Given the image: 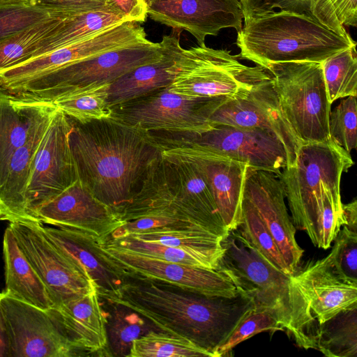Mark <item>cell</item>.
<instances>
[{
    "mask_svg": "<svg viewBox=\"0 0 357 357\" xmlns=\"http://www.w3.org/2000/svg\"><path fill=\"white\" fill-rule=\"evenodd\" d=\"M182 31L172 29L160 41L163 54L158 60L139 66L109 84V108L134 100L160 89L168 87L173 79L176 58L183 47Z\"/></svg>",
    "mask_w": 357,
    "mask_h": 357,
    "instance_id": "cell-25",
    "label": "cell"
},
{
    "mask_svg": "<svg viewBox=\"0 0 357 357\" xmlns=\"http://www.w3.org/2000/svg\"><path fill=\"white\" fill-rule=\"evenodd\" d=\"M48 236L64 249L94 282L100 299L114 296L126 277L125 271L106 255L98 242L81 231L42 224Z\"/></svg>",
    "mask_w": 357,
    "mask_h": 357,
    "instance_id": "cell-23",
    "label": "cell"
},
{
    "mask_svg": "<svg viewBox=\"0 0 357 357\" xmlns=\"http://www.w3.org/2000/svg\"><path fill=\"white\" fill-rule=\"evenodd\" d=\"M237 31L239 58L265 67L270 63H322L356 46L349 34L340 35L307 13L272 11L245 18Z\"/></svg>",
    "mask_w": 357,
    "mask_h": 357,
    "instance_id": "cell-4",
    "label": "cell"
},
{
    "mask_svg": "<svg viewBox=\"0 0 357 357\" xmlns=\"http://www.w3.org/2000/svg\"><path fill=\"white\" fill-rule=\"evenodd\" d=\"M98 243L103 252L125 271L126 275L158 280L208 296L232 297L238 294L231 280L218 270L200 268L141 255L118 247L107 239Z\"/></svg>",
    "mask_w": 357,
    "mask_h": 357,
    "instance_id": "cell-15",
    "label": "cell"
},
{
    "mask_svg": "<svg viewBox=\"0 0 357 357\" xmlns=\"http://www.w3.org/2000/svg\"><path fill=\"white\" fill-rule=\"evenodd\" d=\"M328 255L335 273L344 281L357 284V231L343 225Z\"/></svg>",
    "mask_w": 357,
    "mask_h": 357,
    "instance_id": "cell-42",
    "label": "cell"
},
{
    "mask_svg": "<svg viewBox=\"0 0 357 357\" xmlns=\"http://www.w3.org/2000/svg\"><path fill=\"white\" fill-rule=\"evenodd\" d=\"M3 294L43 310L52 307L46 288L20 250L8 226L3 238Z\"/></svg>",
    "mask_w": 357,
    "mask_h": 357,
    "instance_id": "cell-29",
    "label": "cell"
},
{
    "mask_svg": "<svg viewBox=\"0 0 357 357\" xmlns=\"http://www.w3.org/2000/svg\"><path fill=\"white\" fill-rule=\"evenodd\" d=\"M162 54L161 42L149 40L72 63L4 92L24 100L52 103L72 90L110 84L139 66L158 60Z\"/></svg>",
    "mask_w": 357,
    "mask_h": 357,
    "instance_id": "cell-6",
    "label": "cell"
},
{
    "mask_svg": "<svg viewBox=\"0 0 357 357\" xmlns=\"http://www.w3.org/2000/svg\"><path fill=\"white\" fill-rule=\"evenodd\" d=\"M222 245L217 270L252 300L255 310L272 314L298 347L315 349L317 324L291 275L271 264L236 229L229 231Z\"/></svg>",
    "mask_w": 357,
    "mask_h": 357,
    "instance_id": "cell-3",
    "label": "cell"
},
{
    "mask_svg": "<svg viewBox=\"0 0 357 357\" xmlns=\"http://www.w3.org/2000/svg\"><path fill=\"white\" fill-rule=\"evenodd\" d=\"M2 294H3V293H2V292H1V293H0V298H1V297L2 296Z\"/></svg>",
    "mask_w": 357,
    "mask_h": 357,
    "instance_id": "cell-50",
    "label": "cell"
},
{
    "mask_svg": "<svg viewBox=\"0 0 357 357\" xmlns=\"http://www.w3.org/2000/svg\"><path fill=\"white\" fill-rule=\"evenodd\" d=\"M148 16L161 24L186 31L205 45L207 36H218L223 29L238 31L244 14L239 0H148Z\"/></svg>",
    "mask_w": 357,
    "mask_h": 357,
    "instance_id": "cell-18",
    "label": "cell"
},
{
    "mask_svg": "<svg viewBox=\"0 0 357 357\" xmlns=\"http://www.w3.org/2000/svg\"><path fill=\"white\" fill-rule=\"evenodd\" d=\"M326 91L331 104L357 95L356 46L345 49L322 63Z\"/></svg>",
    "mask_w": 357,
    "mask_h": 357,
    "instance_id": "cell-37",
    "label": "cell"
},
{
    "mask_svg": "<svg viewBox=\"0 0 357 357\" xmlns=\"http://www.w3.org/2000/svg\"><path fill=\"white\" fill-rule=\"evenodd\" d=\"M161 155L167 183L177 201L193 221L224 238L229 231L199 163L188 155L165 150Z\"/></svg>",
    "mask_w": 357,
    "mask_h": 357,
    "instance_id": "cell-20",
    "label": "cell"
},
{
    "mask_svg": "<svg viewBox=\"0 0 357 357\" xmlns=\"http://www.w3.org/2000/svg\"><path fill=\"white\" fill-rule=\"evenodd\" d=\"M354 163L350 153L328 139L301 144L294 163L278 175L295 228L304 231L316 247L325 202L330 199L342 208L341 178Z\"/></svg>",
    "mask_w": 357,
    "mask_h": 357,
    "instance_id": "cell-5",
    "label": "cell"
},
{
    "mask_svg": "<svg viewBox=\"0 0 357 357\" xmlns=\"http://www.w3.org/2000/svg\"><path fill=\"white\" fill-rule=\"evenodd\" d=\"M270 75L262 66L242 63L239 56L230 51L203 45L182 48L168 88L189 97L234 98L246 95L255 84Z\"/></svg>",
    "mask_w": 357,
    "mask_h": 357,
    "instance_id": "cell-8",
    "label": "cell"
},
{
    "mask_svg": "<svg viewBox=\"0 0 357 357\" xmlns=\"http://www.w3.org/2000/svg\"><path fill=\"white\" fill-rule=\"evenodd\" d=\"M111 243L137 253L155 257L167 261L217 270L219 260L222 255L202 253L181 248L137 239L130 236L106 238Z\"/></svg>",
    "mask_w": 357,
    "mask_h": 357,
    "instance_id": "cell-35",
    "label": "cell"
},
{
    "mask_svg": "<svg viewBox=\"0 0 357 357\" xmlns=\"http://www.w3.org/2000/svg\"><path fill=\"white\" fill-rule=\"evenodd\" d=\"M202 133L153 136L160 147L183 146L223 155L247 163L249 167L280 175L288 165L282 143L273 134L259 128H241L213 124Z\"/></svg>",
    "mask_w": 357,
    "mask_h": 357,
    "instance_id": "cell-12",
    "label": "cell"
},
{
    "mask_svg": "<svg viewBox=\"0 0 357 357\" xmlns=\"http://www.w3.org/2000/svg\"><path fill=\"white\" fill-rule=\"evenodd\" d=\"M0 330L6 357L89 356L72 339L54 307L43 310L3 293Z\"/></svg>",
    "mask_w": 357,
    "mask_h": 357,
    "instance_id": "cell-9",
    "label": "cell"
},
{
    "mask_svg": "<svg viewBox=\"0 0 357 357\" xmlns=\"http://www.w3.org/2000/svg\"><path fill=\"white\" fill-rule=\"evenodd\" d=\"M356 112V96H349L342 99L329 116L330 139L348 153L357 146Z\"/></svg>",
    "mask_w": 357,
    "mask_h": 357,
    "instance_id": "cell-41",
    "label": "cell"
},
{
    "mask_svg": "<svg viewBox=\"0 0 357 357\" xmlns=\"http://www.w3.org/2000/svg\"><path fill=\"white\" fill-rule=\"evenodd\" d=\"M146 1H147L148 0H146Z\"/></svg>",
    "mask_w": 357,
    "mask_h": 357,
    "instance_id": "cell-52",
    "label": "cell"
},
{
    "mask_svg": "<svg viewBox=\"0 0 357 357\" xmlns=\"http://www.w3.org/2000/svg\"><path fill=\"white\" fill-rule=\"evenodd\" d=\"M127 21L129 20L114 2L65 16L57 27L40 42L30 59L74 44L103 29Z\"/></svg>",
    "mask_w": 357,
    "mask_h": 357,
    "instance_id": "cell-28",
    "label": "cell"
},
{
    "mask_svg": "<svg viewBox=\"0 0 357 357\" xmlns=\"http://www.w3.org/2000/svg\"><path fill=\"white\" fill-rule=\"evenodd\" d=\"M8 227L20 250L44 284L52 307L96 287L86 271L48 236L42 223L15 221L9 222Z\"/></svg>",
    "mask_w": 357,
    "mask_h": 357,
    "instance_id": "cell-11",
    "label": "cell"
},
{
    "mask_svg": "<svg viewBox=\"0 0 357 357\" xmlns=\"http://www.w3.org/2000/svg\"><path fill=\"white\" fill-rule=\"evenodd\" d=\"M236 229L271 264L287 275H291L270 231L254 206L244 197L242 199L241 220Z\"/></svg>",
    "mask_w": 357,
    "mask_h": 357,
    "instance_id": "cell-38",
    "label": "cell"
},
{
    "mask_svg": "<svg viewBox=\"0 0 357 357\" xmlns=\"http://www.w3.org/2000/svg\"><path fill=\"white\" fill-rule=\"evenodd\" d=\"M100 300L137 312L160 331L188 339L213 354L253 309L238 291L232 297L208 296L137 276L126 275L116 295Z\"/></svg>",
    "mask_w": 357,
    "mask_h": 357,
    "instance_id": "cell-2",
    "label": "cell"
},
{
    "mask_svg": "<svg viewBox=\"0 0 357 357\" xmlns=\"http://www.w3.org/2000/svg\"><path fill=\"white\" fill-rule=\"evenodd\" d=\"M162 150L195 159L204 171L219 212L228 231L236 229L241 216V204L247 163L212 153L183 146L162 147Z\"/></svg>",
    "mask_w": 357,
    "mask_h": 357,
    "instance_id": "cell-21",
    "label": "cell"
},
{
    "mask_svg": "<svg viewBox=\"0 0 357 357\" xmlns=\"http://www.w3.org/2000/svg\"><path fill=\"white\" fill-rule=\"evenodd\" d=\"M243 197L255 208L294 275L304 250L296 240V229L287 211L282 181L273 172L248 167Z\"/></svg>",
    "mask_w": 357,
    "mask_h": 357,
    "instance_id": "cell-19",
    "label": "cell"
},
{
    "mask_svg": "<svg viewBox=\"0 0 357 357\" xmlns=\"http://www.w3.org/2000/svg\"><path fill=\"white\" fill-rule=\"evenodd\" d=\"M67 16V15H66ZM65 16H52L0 40V71L29 60Z\"/></svg>",
    "mask_w": 357,
    "mask_h": 357,
    "instance_id": "cell-34",
    "label": "cell"
},
{
    "mask_svg": "<svg viewBox=\"0 0 357 357\" xmlns=\"http://www.w3.org/2000/svg\"><path fill=\"white\" fill-rule=\"evenodd\" d=\"M283 115L301 144L330 139L331 111L321 63L292 61L270 63L264 67Z\"/></svg>",
    "mask_w": 357,
    "mask_h": 357,
    "instance_id": "cell-7",
    "label": "cell"
},
{
    "mask_svg": "<svg viewBox=\"0 0 357 357\" xmlns=\"http://www.w3.org/2000/svg\"><path fill=\"white\" fill-rule=\"evenodd\" d=\"M54 309L72 339L89 356H109L105 314L96 287Z\"/></svg>",
    "mask_w": 357,
    "mask_h": 357,
    "instance_id": "cell-26",
    "label": "cell"
},
{
    "mask_svg": "<svg viewBox=\"0 0 357 357\" xmlns=\"http://www.w3.org/2000/svg\"><path fill=\"white\" fill-rule=\"evenodd\" d=\"M70 119L55 109L37 149L30 172L25 199V221H34L35 212L78 178L68 136Z\"/></svg>",
    "mask_w": 357,
    "mask_h": 357,
    "instance_id": "cell-13",
    "label": "cell"
},
{
    "mask_svg": "<svg viewBox=\"0 0 357 357\" xmlns=\"http://www.w3.org/2000/svg\"><path fill=\"white\" fill-rule=\"evenodd\" d=\"M0 357H6V344L2 333L0 330Z\"/></svg>",
    "mask_w": 357,
    "mask_h": 357,
    "instance_id": "cell-48",
    "label": "cell"
},
{
    "mask_svg": "<svg viewBox=\"0 0 357 357\" xmlns=\"http://www.w3.org/2000/svg\"><path fill=\"white\" fill-rule=\"evenodd\" d=\"M316 349L328 357L357 356V307L344 310L317 325Z\"/></svg>",
    "mask_w": 357,
    "mask_h": 357,
    "instance_id": "cell-31",
    "label": "cell"
},
{
    "mask_svg": "<svg viewBox=\"0 0 357 357\" xmlns=\"http://www.w3.org/2000/svg\"><path fill=\"white\" fill-rule=\"evenodd\" d=\"M34 217L36 222L75 229L98 242L105 241L126 222L79 179L39 207Z\"/></svg>",
    "mask_w": 357,
    "mask_h": 357,
    "instance_id": "cell-17",
    "label": "cell"
},
{
    "mask_svg": "<svg viewBox=\"0 0 357 357\" xmlns=\"http://www.w3.org/2000/svg\"><path fill=\"white\" fill-rule=\"evenodd\" d=\"M213 124L267 131L282 143L292 165L301 145L281 110L271 75L255 84L245 96L229 98L210 118Z\"/></svg>",
    "mask_w": 357,
    "mask_h": 357,
    "instance_id": "cell-16",
    "label": "cell"
},
{
    "mask_svg": "<svg viewBox=\"0 0 357 357\" xmlns=\"http://www.w3.org/2000/svg\"><path fill=\"white\" fill-rule=\"evenodd\" d=\"M129 21L143 23L148 17L146 0H113Z\"/></svg>",
    "mask_w": 357,
    "mask_h": 357,
    "instance_id": "cell-46",
    "label": "cell"
},
{
    "mask_svg": "<svg viewBox=\"0 0 357 357\" xmlns=\"http://www.w3.org/2000/svg\"><path fill=\"white\" fill-rule=\"evenodd\" d=\"M291 280L317 325L344 310L357 307V284L344 281L335 273L328 255L296 271Z\"/></svg>",
    "mask_w": 357,
    "mask_h": 357,
    "instance_id": "cell-22",
    "label": "cell"
},
{
    "mask_svg": "<svg viewBox=\"0 0 357 357\" xmlns=\"http://www.w3.org/2000/svg\"><path fill=\"white\" fill-rule=\"evenodd\" d=\"M109 83L91 84L72 90L52 103L67 116L79 123L109 118L111 109L107 103Z\"/></svg>",
    "mask_w": 357,
    "mask_h": 357,
    "instance_id": "cell-33",
    "label": "cell"
},
{
    "mask_svg": "<svg viewBox=\"0 0 357 357\" xmlns=\"http://www.w3.org/2000/svg\"><path fill=\"white\" fill-rule=\"evenodd\" d=\"M213 354L183 337L151 331L135 340L128 357H194Z\"/></svg>",
    "mask_w": 357,
    "mask_h": 357,
    "instance_id": "cell-36",
    "label": "cell"
},
{
    "mask_svg": "<svg viewBox=\"0 0 357 357\" xmlns=\"http://www.w3.org/2000/svg\"><path fill=\"white\" fill-rule=\"evenodd\" d=\"M309 14L327 28L348 35L346 27L357 26V0H308Z\"/></svg>",
    "mask_w": 357,
    "mask_h": 357,
    "instance_id": "cell-40",
    "label": "cell"
},
{
    "mask_svg": "<svg viewBox=\"0 0 357 357\" xmlns=\"http://www.w3.org/2000/svg\"><path fill=\"white\" fill-rule=\"evenodd\" d=\"M278 331H284V329L272 314L266 311H256L253 309L216 349L214 357L229 356L236 346L258 333L269 332L273 334Z\"/></svg>",
    "mask_w": 357,
    "mask_h": 357,
    "instance_id": "cell-43",
    "label": "cell"
},
{
    "mask_svg": "<svg viewBox=\"0 0 357 357\" xmlns=\"http://www.w3.org/2000/svg\"><path fill=\"white\" fill-rule=\"evenodd\" d=\"M54 15L31 0L0 1V40Z\"/></svg>",
    "mask_w": 357,
    "mask_h": 357,
    "instance_id": "cell-39",
    "label": "cell"
},
{
    "mask_svg": "<svg viewBox=\"0 0 357 357\" xmlns=\"http://www.w3.org/2000/svg\"><path fill=\"white\" fill-rule=\"evenodd\" d=\"M51 104L19 99L0 89V190L11 157L25 143L33 125Z\"/></svg>",
    "mask_w": 357,
    "mask_h": 357,
    "instance_id": "cell-27",
    "label": "cell"
},
{
    "mask_svg": "<svg viewBox=\"0 0 357 357\" xmlns=\"http://www.w3.org/2000/svg\"><path fill=\"white\" fill-rule=\"evenodd\" d=\"M70 120L69 145L79 180L120 214L161 155V147L150 132L111 117Z\"/></svg>",
    "mask_w": 357,
    "mask_h": 357,
    "instance_id": "cell-1",
    "label": "cell"
},
{
    "mask_svg": "<svg viewBox=\"0 0 357 357\" xmlns=\"http://www.w3.org/2000/svg\"><path fill=\"white\" fill-rule=\"evenodd\" d=\"M342 212L344 220V225L352 230L357 231V201L354 199L352 202L342 204Z\"/></svg>",
    "mask_w": 357,
    "mask_h": 357,
    "instance_id": "cell-47",
    "label": "cell"
},
{
    "mask_svg": "<svg viewBox=\"0 0 357 357\" xmlns=\"http://www.w3.org/2000/svg\"><path fill=\"white\" fill-rule=\"evenodd\" d=\"M241 3L244 19L275 11V9L309 13L308 0H242Z\"/></svg>",
    "mask_w": 357,
    "mask_h": 357,
    "instance_id": "cell-44",
    "label": "cell"
},
{
    "mask_svg": "<svg viewBox=\"0 0 357 357\" xmlns=\"http://www.w3.org/2000/svg\"><path fill=\"white\" fill-rule=\"evenodd\" d=\"M240 1H241L242 0H239Z\"/></svg>",
    "mask_w": 357,
    "mask_h": 357,
    "instance_id": "cell-51",
    "label": "cell"
},
{
    "mask_svg": "<svg viewBox=\"0 0 357 357\" xmlns=\"http://www.w3.org/2000/svg\"><path fill=\"white\" fill-rule=\"evenodd\" d=\"M13 1V0H0V1Z\"/></svg>",
    "mask_w": 357,
    "mask_h": 357,
    "instance_id": "cell-49",
    "label": "cell"
},
{
    "mask_svg": "<svg viewBox=\"0 0 357 357\" xmlns=\"http://www.w3.org/2000/svg\"><path fill=\"white\" fill-rule=\"evenodd\" d=\"M141 23L127 21L74 44L0 71V89H9L59 68L114 50L148 42Z\"/></svg>",
    "mask_w": 357,
    "mask_h": 357,
    "instance_id": "cell-14",
    "label": "cell"
},
{
    "mask_svg": "<svg viewBox=\"0 0 357 357\" xmlns=\"http://www.w3.org/2000/svg\"><path fill=\"white\" fill-rule=\"evenodd\" d=\"M229 98L185 96L166 87L110 108V117L150 133H202L212 128L211 115Z\"/></svg>",
    "mask_w": 357,
    "mask_h": 357,
    "instance_id": "cell-10",
    "label": "cell"
},
{
    "mask_svg": "<svg viewBox=\"0 0 357 357\" xmlns=\"http://www.w3.org/2000/svg\"><path fill=\"white\" fill-rule=\"evenodd\" d=\"M54 15L66 16L105 6L113 0H31ZM115 3V2H114Z\"/></svg>",
    "mask_w": 357,
    "mask_h": 357,
    "instance_id": "cell-45",
    "label": "cell"
},
{
    "mask_svg": "<svg viewBox=\"0 0 357 357\" xmlns=\"http://www.w3.org/2000/svg\"><path fill=\"white\" fill-rule=\"evenodd\" d=\"M56 109L52 103L31 128L25 143L10 158L0 190V220L25 221V199L32 162Z\"/></svg>",
    "mask_w": 357,
    "mask_h": 357,
    "instance_id": "cell-24",
    "label": "cell"
},
{
    "mask_svg": "<svg viewBox=\"0 0 357 357\" xmlns=\"http://www.w3.org/2000/svg\"><path fill=\"white\" fill-rule=\"evenodd\" d=\"M129 236L196 252L222 255L224 251L223 238L199 226L153 228Z\"/></svg>",
    "mask_w": 357,
    "mask_h": 357,
    "instance_id": "cell-32",
    "label": "cell"
},
{
    "mask_svg": "<svg viewBox=\"0 0 357 357\" xmlns=\"http://www.w3.org/2000/svg\"><path fill=\"white\" fill-rule=\"evenodd\" d=\"M105 328L109 356H126L133 342L158 328L131 308L117 303L105 301Z\"/></svg>",
    "mask_w": 357,
    "mask_h": 357,
    "instance_id": "cell-30",
    "label": "cell"
}]
</instances>
